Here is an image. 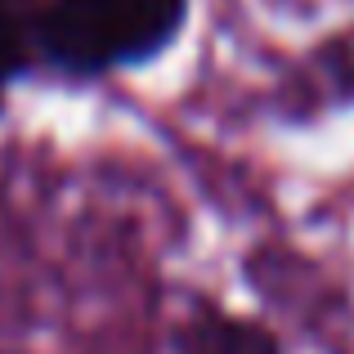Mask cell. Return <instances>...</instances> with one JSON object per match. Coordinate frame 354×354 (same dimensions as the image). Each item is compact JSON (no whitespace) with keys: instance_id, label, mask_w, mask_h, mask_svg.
I'll list each match as a JSON object with an SVG mask.
<instances>
[{"instance_id":"1","label":"cell","mask_w":354,"mask_h":354,"mask_svg":"<svg viewBox=\"0 0 354 354\" xmlns=\"http://www.w3.org/2000/svg\"><path fill=\"white\" fill-rule=\"evenodd\" d=\"M184 14L189 0H41L36 54L68 77H108L157 59Z\"/></svg>"},{"instance_id":"2","label":"cell","mask_w":354,"mask_h":354,"mask_svg":"<svg viewBox=\"0 0 354 354\" xmlns=\"http://www.w3.org/2000/svg\"><path fill=\"white\" fill-rule=\"evenodd\" d=\"M180 354H283L269 328L225 310H198L175 337Z\"/></svg>"},{"instance_id":"3","label":"cell","mask_w":354,"mask_h":354,"mask_svg":"<svg viewBox=\"0 0 354 354\" xmlns=\"http://www.w3.org/2000/svg\"><path fill=\"white\" fill-rule=\"evenodd\" d=\"M36 14L41 0H0V95L36 59Z\"/></svg>"}]
</instances>
